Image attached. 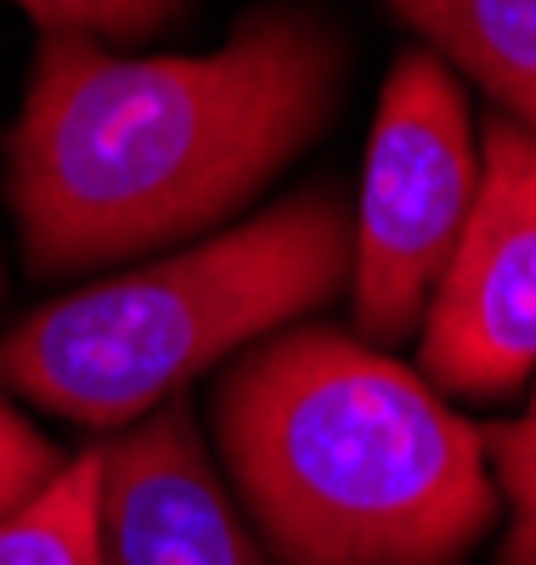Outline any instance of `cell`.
Segmentation results:
<instances>
[{
  "mask_svg": "<svg viewBox=\"0 0 536 565\" xmlns=\"http://www.w3.org/2000/svg\"><path fill=\"white\" fill-rule=\"evenodd\" d=\"M389 12L536 136V0H389Z\"/></svg>",
  "mask_w": 536,
  "mask_h": 565,
  "instance_id": "cell-7",
  "label": "cell"
},
{
  "mask_svg": "<svg viewBox=\"0 0 536 565\" xmlns=\"http://www.w3.org/2000/svg\"><path fill=\"white\" fill-rule=\"evenodd\" d=\"M345 40L322 12L260 7L226 45L125 57L40 34L7 136V199L34 277L210 238L333 125Z\"/></svg>",
  "mask_w": 536,
  "mask_h": 565,
  "instance_id": "cell-1",
  "label": "cell"
},
{
  "mask_svg": "<svg viewBox=\"0 0 536 565\" xmlns=\"http://www.w3.org/2000/svg\"><path fill=\"white\" fill-rule=\"evenodd\" d=\"M34 18L40 34H85V40H153L192 0H12Z\"/></svg>",
  "mask_w": 536,
  "mask_h": 565,
  "instance_id": "cell-10",
  "label": "cell"
},
{
  "mask_svg": "<svg viewBox=\"0 0 536 565\" xmlns=\"http://www.w3.org/2000/svg\"><path fill=\"white\" fill-rule=\"evenodd\" d=\"M480 186L469 90L435 52H401L384 74L351 215V300L367 345H401L424 322Z\"/></svg>",
  "mask_w": 536,
  "mask_h": 565,
  "instance_id": "cell-4",
  "label": "cell"
},
{
  "mask_svg": "<svg viewBox=\"0 0 536 565\" xmlns=\"http://www.w3.org/2000/svg\"><path fill=\"white\" fill-rule=\"evenodd\" d=\"M424 380L441 396L503 402L536 373V136L492 114L480 186L418 322Z\"/></svg>",
  "mask_w": 536,
  "mask_h": 565,
  "instance_id": "cell-5",
  "label": "cell"
},
{
  "mask_svg": "<svg viewBox=\"0 0 536 565\" xmlns=\"http://www.w3.org/2000/svg\"><path fill=\"white\" fill-rule=\"evenodd\" d=\"M0 565H108L103 447L68 458L34 498L0 514Z\"/></svg>",
  "mask_w": 536,
  "mask_h": 565,
  "instance_id": "cell-8",
  "label": "cell"
},
{
  "mask_svg": "<svg viewBox=\"0 0 536 565\" xmlns=\"http://www.w3.org/2000/svg\"><path fill=\"white\" fill-rule=\"evenodd\" d=\"M351 277V210L305 186L226 232L40 306L0 340L23 402L108 430L159 413L221 356L322 311Z\"/></svg>",
  "mask_w": 536,
  "mask_h": 565,
  "instance_id": "cell-3",
  "label": "cell"
},
{
  "mask_svg": "<svg viewBox=\"0 0 536 565\" xmlns=\"http://www.w3.org/2000/svg\"><path fill=\"white\" fill-rule=\"evenodd\" d=\"M63 463L68 458L7 402V391H0V514L18 509L23 498H34Z\"/></svg>",
  "mask_w": 536,
  "mask_h": 565,
  "instance_id": "cell-11",
  "label": "cell"
},
{
  "mask_svg": "<svg viewBox=\"0 0 536 565\" xmlns=\"http://www.w3.org/2000/svg\"><path fill=\"white\" fill-rule=\"evenodd\" d=\"M480 441H485L497 498L508 503V537H503L497 565H536V391L519 418L480 430Z\"/></svg>",
  "mask_w": 536,
  "mask_h": 565,
  "instance_id": "cell-9",
  "label": "cell"
},
{
  "mask_svg": "<svg viewBox=\"0 0 536 565\" xmlns=\"http://www.w3.org/2000/svg\"><path fill=\"white\" fill-rule=\"evenodd\" d=\"M108 565H271L215 481L186 402H164L103 441Z\"/></svg>",
  "mask_w": 536,
  "mask_h": 565,
  "instance_id": "cell-6",
  "label": "cell"
},
{
  "mask_svg": "<svg viewBox=\"0 0 536 565\" xmlns=\"http://www.w3.org/2000/svg\"><path fill=\"white\" fill-rule=\"evenodd\" d=\"M210 418L277 565H469L497 526L480 430L424 373L333 322L237 351Z\"/></svg>",
  "mask_w": 536,
  "mask_h": 565,
  "instance_id": "cell-2",
  "label": "cell"
}]
</instances>
